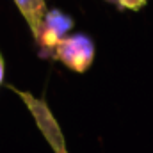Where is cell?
Here are the masks:
<instances>
[{"label": "cell", "instance_id": "obj_1", "mask_svg": "<svg viewBox=\"0 0 153 153\" xmlns=\"http://www.w3.org/2000/svg\"><path fill=\"white\" fill-rule=\"evenodd\" d=\"M13 91L16 93V96L23 102V105L30 112L32 119L36 121L39 132H41V135L50 144V148L53 150V153H70L68 152V146H66L64 134H62V130H61V126H59L53 112L50 111L48 103L45 102V98H38L32 93L20 91V89H14V87H13Z\"/></svg>", "mask_w": 153, "mask_h": 153}, {"label": "cell", "instance_id": "obj_2", "mask_svg": "<svg viewBox=\"0 0 153 153\" xmlns=\"http://www.w3.org/2000/svg\"><path fill=\"white\" fill-rule=\"evenodd\" d=\"M52 55L70 70L84 73L93 64L94 45L85 34H71L57 43V46L52 50Z\"/></svg>", "mask_w": 153, "mask_h": 153}, {"label": "cell", "instance_id": "obj_3", "mask_svg": "<svg viewBox=\"0 0 153 153\" xmlns=\"http://www.w3.org/2000/svg\"><path fill=\"white\" fill-rule=\"evenodd\" d=\"M70 27H71V22L68 16H62L61 13H48L43 22V27L39 30V36L36 39L43 48L53 50L59 41L66 38L64 32Z\"/></svg>", "mask_w": 153, "mask_h": 153}, {"label": "cell", "instance_id": "obj_4", "mask_svg": "<svg viewBox=\"0 0 153 153\" xmlns=\"http://www.w3.org/2000/svg\"><path fill=\"white\" fill-rule=\"evenodd\" d=\"M18 11L22 13L23 20L27 22L30 32L34 38L39 36V30L43 27V22L46 18V4L45 0H14Z\"/></svg>", "mask_w": 153, "mask_h": 153}, {"label": "cell", "instance_id": "obj_5", "mask_svg": "<svg viewBox=\"0 0 153 153\" xmlns=\"http://www.w3.org/2000/svg\"><path fill=\"white\" fill-rule=\"evenodd\" d=\"M114 4H117L123 9H130V11H139L148 0H112Z\"/></svg>", "mask_w": 153, "mask_h": 153}, {"label": "cell", "instance_id": "obj_6", "mask_svg": "<svg viewBox=\"0 0 153 153\" xmlns=\"http://www.w3.org/2000/svg\"><path fill=\"white\" fill-rule=\"evenodd\" d=\"M2 80H4V59L0 55V85H2Z\"/></svg>", "mask_w": 153, "mask_h": 153}]
</instances>
